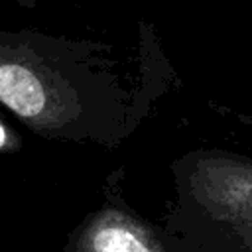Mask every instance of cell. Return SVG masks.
<instances>
[{
    "mask_svg": "<svg viewBox=\"0 0 252 252\" xmlns=\"http://www.w3.org/2000/svg\"><path fill=\"white\" fill-rule=\"evenodd\" d=\"M73 43L39 33H0V102L33 128L63 126L71 118V77L65 65Z\"/></svg>",
    "mask_w": 252,
    "mask_h": 252,
    "instance_id": "1",
    "label": "cell"
},
{
    "mask_svg": "<svg viewBox=\"0 0 252 252\" xmlns=\"http://www.w3.org/2000/svg\"><path fill=\"white\" fill-rule=\"evenodd\" d=\"M193 193L217 219L252 236V161L217 156L199 159Z\"/></svg>",
    "mask_w": 252,
    "mask_h": 252,
    "instance_id": "2",
    "label": "cell"
},
{
    "mask_svg": "<svg viewBox=\"0 0 252 252\" xmlns=\"http://www.w3.org/2000/svg\"><path fill=\"white\" fill-rule=\"evenodd\" d=\"M81 252H165L150 228L120 209L98 211L79 236Z\"/></svg>",
    "mask_w": 252,
    "mask_h": 252,
    "instance_id": "3",
    "label": "cell"
},
{
    "mask_svg": "<svg viewBox=\"0 0 252 252\" xmlns=\"http://www.w3.org/2000/svg\"><path fill=\"white\" fill-rule=\"evenodd\" d=\"M12 2H16V4H20V6H33L35 4V0H12Z\"/></svg>",
    "mask_w": 252,
    "mask_h": 252,
    "instance_id": "4",
    "label": "cell"
},
{
    "mask_svg": "<svg viewBox=\"0 0 252 252\" xmlns=\"http://www.w3.org/2000/svg\"><path fill=\"white\" fill-rule=\"evenodd\" d=\"M6 144V130H4V126L0 124V148Z\"/></svg>",
    "mask_w": 252,
    "mask_h": 252,
    "instance_id": "5",
    "label": "cell"
}]
</instances>
